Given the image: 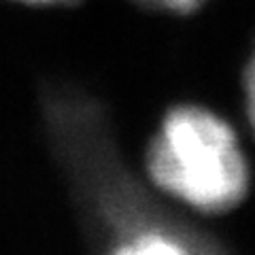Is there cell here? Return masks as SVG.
Masks as SVG:
<instances>
[{
    "mask_svg": "<svg viewBox=\"0 0 255 255\" xmlns=\"http://www.w3.org/2000/svg\"><path fill=\"white\" fill-rule=\"evenodd\" d=\"M151 183L202 215L236 209L249 191V164L226 119L202 107H177L147 151Z\"/></svg>",
    "mask_w": 255,
    "mask_h": 255,
    "instance_id": "cell-1",
    "label": "cell"
},
{
    "mask_svg": "<svg viewBox=\"0 0 255 255\" xmlns=\"http://www.w3.org/2000/svg\"><path fill=\"white\" fill-rule=\"evenodd\" d=\"M147 9L170 11V13H189L202 4V0H134Z\"/></svg>",
    "mask_w": 255,
    "mask_h": 255,
    "instance_id": "cell-3",
    "label": "cell"
},
{
    "mask_svg": "<svg viewBox=\"0 0 255 255\" xmlns=\"http://www.w3.org/2000/svg\"><path fill=\"white\" fill-rule=\"evenodd\" d=\"M17 2H26V4H73L77 0H17Z\"/></svg>",
    "mask_w": 255,
    "mask_h": 255,
    "instance_id": "cell-4",
    "label": "cell"
},
{
    "mask_svg": "<svg viewBox=\"0 0 255 255\" xmlns=\"http://www.w3.org/2000/svg\"><path fill=\"white\" fill-rule=\"evenodd\" d=\"M243 87H245V111H247V122L255 136V51L251 55L249 64L245 68L243 77Z\"/></svg>",
    "mask_w": 255,
    "mask_h": 255,
    "instance_id": "cell-2",
    "label": "cell"
}]
</instances>
